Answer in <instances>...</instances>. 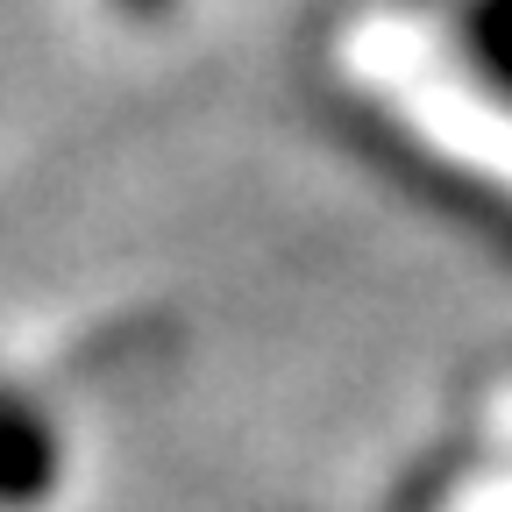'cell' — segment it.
Wrapping results in <instances>:
<instances>
[{
	"label": "cell",
	"instance_id": "1",
	"mask_svg": "<svg viewBox=\"0 0 512 512\" xmlns=\"http://www.w3.org/2000/svg\"><path fill=\"white\" fill-rule=\"evenodd\" d=\"M128 15H164V0H121Z\"/></svg>",
	"mask_w": 512,
	"mask_h": 512
}]
</instances>
